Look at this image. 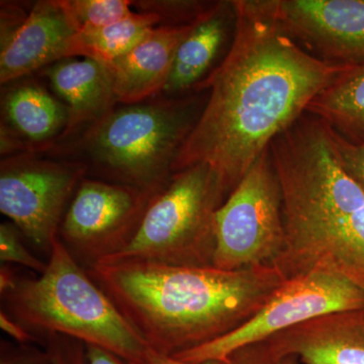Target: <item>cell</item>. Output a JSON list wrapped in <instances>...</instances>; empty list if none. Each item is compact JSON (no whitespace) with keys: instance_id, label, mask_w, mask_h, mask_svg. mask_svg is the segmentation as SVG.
Here are the masks:
<instances>
[{"instance_id":"cell-1","label":"cell","mask_w":364,"mask_h":364,"mask_svg":"<svg viewBox=\"0 0 364 364\" xmlns=\"http://www.w3.org/2000/svg\"><path fill=\"white\" fill-rule=\"evenodd\" d=\"M234 4L233 43L196 90H208L207 104L174 165L176 173L205 163L228 196L318 93L358 68L329 63L306 51L258 0Z\"/></svg>"},{"instance_id":"cell-2","label":"cell","mask_w":364,"mask_h":364,"mask_svg":"<svg viewBox=\"0 0 364 364\" xmlns=\"http://www.w3.org/2000/svg\"><path fill=\"white\" fill-rule=\"evenodd\" d=\"M87 272L148 346L165 355L238 329L286 280L270 267L228 272L135 260L95 263Z\"/></svg>"},{"instance_id":"cell-3","label":"cell","mask_w":364,"mask_h":364,"mask_svg":"<svg viewBox=\"0 0 364 364\" xmlns=\"http://www.w3.org/2000/svg\"><path fill=\"white\" fill-rule=\"evenodd\" d=\"M269 152L284 225L273 267L284 279L323 270L364 291V191L340 165L330 127L306 112Z\"/></svg>"},{"instance_id":"cell-4","label":"cell","mask_w":364,"mask_h":364,"mask_svg":"<svg viewBox=\"0 0 364 364\" xmlns=\"http://www.w3.org/2000/svg\"><path fill=\"white\" fill-rule=\"evenodd\" d=\"M207 90L181 97L159 95L116 107L61 141L54 156L77 162L86 177L141 189H162L207 104ZM59 142V143H61ZM48 152V151H47Z\"/></svg>"},{"instance_id":"cell-5","label":"cell","mask_w":364,"mask_h":364,"mask_svg":"<svg viewBox=\"0 0 364 364\" xmlns=\"http://www.w3.org/2000/svg\"><path fill=\"white\" fill-rule=\"evenodd\" d=\"M4 311L28 331L64 335L143 364L150 347L60 238L45 272L18 277L1 296Z\"/></svg>"},{"instance_id":"cell-6","label":"cell","mask_w":364,"mask_h":364,"mask_svg":"<svg viewBox=\"0 0 364 364\" xmlns=\"http://www.w3.org/2000/svg\"><path fill=\"white\" fill-rule=\"evenodd\" d=\"M227 198L221 179L205 163L176 172L153 198L130 244L98 262L213 267L215 214Z\"/></svg>"},{"instance_id":"cell-7","label":"cell","mask_w":364,"mask_h":364,"mask_svg":"<svg viewBox=\"0 0 364 364\" xmlns=\"http://www.w3.org/2000/svg\"><path fill=\"white\" fill-rule=\"evenodd\" d=\"M218 269L273 267L284 244L282 189L269 148L248 170L215 214Z\"/></svg>"},{"instance_id":"cell-8","label":"cell","mask_w":364,"mask_h":364,"mask_svg":"<svg viewBox=\"0 0 364 364\" xmlns=\"http://www.w3.org/2000/svg\"><path fill=\"white\" fill-rule=\"evenodd\" d=\"M85 177L79 163L51 155L25 152L2 158L0 210L50 255L67 208Z\"/></svg>"},{"instance_id":"cell-9","label":"cell","mask_w":364,"mask_h":364,"mask_svg":"<svg viewBox=\"0 0 364 364\" xmlns=\"http://www.w3.org/2000/svg\"><path fill=\"white\" fill-rule=\"evenodd\" d=\"M358 309H364V291L339 275L313 270L284 280L259 312L238 329L171 356L186 363L228 360L241 347L265 341L311 318Z\"/></svg>"},{"instance_id":"cell-10","label":"cell","mask_w":364,"mask_h":364,"mask_svg":"<svg viewBox=\"0 0 364 364\" xmlns=\"http://www.w3.org/2000/svg\"><path fill=\"white\" fill-rule=\"evenodd\" d=\"M162 189L85 177L60 225V240L88 267L116 255L133 240L151 202Z\"/></svg>"},{"instance_id":"cell-11","label":"cell","mask_w":364,"mask_h":364,"mask_svg":"<svg viewBox=\"0 0 364 364\" xmlns=\"http://www.w3.org/2000/svg\"><path fill=\"white\" fill-rule=\"evenodd\" d=\"M306 51L329 63L364 67V0H259Z\"/></svg>"},{"instance_id":"cell-12","label":"cell","mask_w":364,"mask_h":364,"mask_svg":"<svg viewBox=\"0 0 364 364\" xmlns=\"http://www.w3.org/2000/svg\"><path fill=\"white\" fill-rule=\"evenodd\" d=\"M77 32L59 0L36 2L20 25L1 36V85L20 80L66 59L69 41Z\"/></svg>"},{"instance_id":"cell-13","label":"cell","mask_w":364,"mask_h":364,"mask_svg":"<svg viewBox=\"0 0 364 364\" xmlns=\"http://www.w3.org/2000/svg\"><path fill=\"white\" fill-rule=\"evenodd\" d=\"M69 123L66 105L37 81L23 80L2 92L1 154L47 152Z\"/></svg>"},{"instance_id":"cell-14","label":"cell","mask_w":364,"mask_h":364,"mask_svg":"<svg viewBox=\"0 0 364 364\" xmlns=\"http://www.w3.org/2000/svg\"><path fill=\"white\" fill-rule=\"evenodd\" d=\"M265 342L305 364H364V309L311 318Z\"/></svg>"},{"instance_id":"cell-15","label":"cell","mask_w":364,"mask_h":364,"mask_svg":"<svg viewBox=\"0 0 364 364\" xmlns=\"http://www.w3.org/2000/svg\"><path fill=\"white\" fill-rule=\"evenodd\" d=\"M237 26L234 0L215 1L193 23L179 46L162 95L181 97L196 92L227 56Z\"/></svg>"},{"instance_id":"cell-16","label":"cell","mask_w":364,"mask_h":364,"mask_svg":"<svg viewBox=\"0 0 364 364\" xmlns=\"http://www.w3.org/2000/svg\"><path fill=\"white\" fill-rule=\"evenodd\" d=\"M193 25L155 26L130 51L107 64L119 104H140L162 95L177 50Z\"/></svg>"},{"instance_id":"cell-17","label":"cell","mask_w":364,"mask_h":364,"mask_svg":"<svg viewBox=\"0 0 364 364\" xmlns=\"http://www.w3.org/2000/svg\"><path fill=\"white\" fill-rule=\"evenodd\" d=\"M43 73L68 109V128L61 141L95 123L119 104L111 73L100 62L66 58L46 67Z\"/></svg>"},{"instance_id":"cell-18","label":"cell","mask_w":364,"mask_h":364,"mask_svg":"<svg viewBox=\"0 0 364 364\" xmlns=\"http://www.w3.org/2000/svg\"><path fill=\"white\" fill-rule=\"evenodd\" d=\"M158 26L160 18L156 14L136 11L112 25L79 31L69 41L66 58L82 57L107 65Z\"/></svg>"},{"instance_id":"cell-19","label":"cell","mask_w":364,"mask_h":364,"mask_svg":"<svg viewBox=\"0 0 364 364\" xmlns=\"http://www.w3.org/2000/svg\"><path fill=\"white\" fill-rule=\"evenodd\" d=\"M306 112L354 142L364 141V67L345 76L314 98Z\"/></svg>"},{"instance_id":"cell-20","label":"cell","mask_w":364,"mask_h":364,"mask_svg":"<svg viewBox=\"0 0 364 364\" xmlns=\"http://www.w3.org/2000/svg\"><path fill=\"white\" fill-rule=\"evenodd\" d=\"M79 31L102 28L124 20L134 11L131 0H59Z\"/></svg>"},{"instance_id":"cell-21","label":"cell","mask_w":364,"mask_h":364,"mask_svg":"<svg viewBox=\"0 0 364 364\" xmlns=\"http://www.w3.org/2000/svg\"><path fill=\"white\" fill-rule=\"evenodd\" d=\"M215 1H133L139 13L154 14L160 18V26L193 25Z\"/></svg>"},{"instance_id":"cell-22","label":"cell","mask_w":364,"mask_h":364,"mask_svg":"<svg viewBox=\"0 0 364 364\" xmlns=\"http://www.w3.org/2000/svg\"><path fill=\"white\" fill-rule=\"evenodd\" d=\"M18 228L13 223L0 225V261L6 264H18L41 274L47 263L36 257L26 247Z\"/></svg>"},{"instance_id":"cell-23","label":"cell","mask_w":364,"mask_h":364,"mask_svg":"<svg viewBox=\"0 0 364 364\" xmlns=\"http://www.w3.org/2000/svg\"><path fill=\"white\" fill-rule=\"evenodd\" d=\"M330 134H331L333 147L340 165L364 191V141L354 142L348 140L333 130L331 127H330Z\"/></svg>"},{"instance_id":"cell-24","label":"cell","mask_w":364,"mask_h":364,"mask_svg":"<svg viewBox=\"0 0 364 364\" xmlns=\"http://www.w3.org/2000/svg\"><path fill=\"white\" fill-rule=\"evenodd\" d=\"M231 364H299L296 356L273 350L265 341L241 347L228 358Z\"/></svg>"},{"instance_id":"cell-25","label":"cell","mask_w":364,"mask_h":364,"mask_svg":"<svg viewBox=\"0 0 364 364\" xmlns=\"http://www.w3.org/2000/svg\"><path fill=\"white\" fill-rule=\"evenodd\" d=\"M0 364H51V356L48 350L42 352L26 345L11 352L2 347Z\"/></svg>"},{"instance_id":"cell-26","label":"cell","mask_w":364,"mask_h":364,"mask_svg":"<svg viewBox=\"0 0 364 364\" xmlns=\"http://www.w3.org/2000/svg\"><path fill=\"white\" fill-rule=\"evenodd\" d=\"M0 328L2 331L16 340L21 345H26L33 341H37L38 338L35 334L28 331L21 323L14 320L6 311H0Z\"/></svg>"},{"instance_id":"cell-27","label":"cell","mask_w":364,"mask_h":364,"mask_svg":"<svg viewBox=\"0 0 364 364\" xmlns=\"http://www.w3.org/2000/svg\"><path fill=\"white\" fill-rule=\"evenodd\" d=\"M85 364H134L114 352L95 345L85 344Z\"/></svg>"},{"instance_id":"cell-28","label":"cell","mask_w":364,"mask_h":364,"mask_svg":"<svg viewBox=\"0 0 364 364\" xmlns=\"http://www.w3.org/2000/svg\"><path fill=\"white\" fill-rule=\"evenodd\" d=\"M143 364H231L229 360H217V359H208V360L200 361V363H186V361L178 360L171 355H165L159 352L149 349L146 354L145 360Z\"/></svg>"},{"instance_id":"cell-29","label":"cell","mask_w":364,"mask_h":364,"mask_svg":"<svg viewBox=\"0 0 364 364\" xmlns=\"http://www.w3.org/2000/svg\"><path fill=\"white\" fill-rule=\"evenodd\" d=\"M18 277L20 274L11 264L2 263L0 267V294L2 296L13 289Z\"/></svg>"}]
</instances>
